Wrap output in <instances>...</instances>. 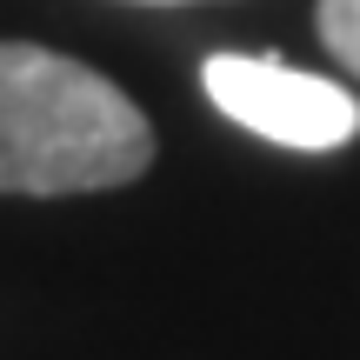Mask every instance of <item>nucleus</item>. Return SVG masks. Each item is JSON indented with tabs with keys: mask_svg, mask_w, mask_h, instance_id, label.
Wrapping results in <instances>:
<instances>
[{
	"mask_svg": "<svg viewBox=\"0 0 360 360\" xmlns=\"http://www.w3.org/2000/svg\"><path fill=\"white\" fill-rule=\"evenodd\" d=\"M321 40H327V53L360 80V0H321Z\"/></svg>",
	"mask_w": 360,
	"mask_h": 360,
	"instance_id": "obj_3",
	"label": "nucleus"
},
{
	"mask_svg": "<svg viewBox=\"0 0 360 360\" xmlns=\"http://www.w3.org/2000/svg\"><path fill=\"white\" fill-rule=\"evenodd\" d=\"M154 127L107 74L0 40V193H107L147 174Z\"/></svg>",
	"mask_w": 360,
	"mask_h": 360,
	"instance_id": "obj_1",
	"label": "nucleus"
},
{
	"mask_svg": "<svg viewBox=\"0 0 360 360\" xmlns=\"http://www.w3.org/2000/svg\"><path fill=\"white\" fill-rule=\"evenodd\" d=\"M207 101L227 120L274 147H300V154H334L360 134V101L340 80L300 74L281 60H254V53H207L200 67Z\"/></svg>",
	"mask_w": 360,
	"mask_h": 360,
	"instance_id": "obj_2",
	"label": "nucleus"
}]
</instances>
